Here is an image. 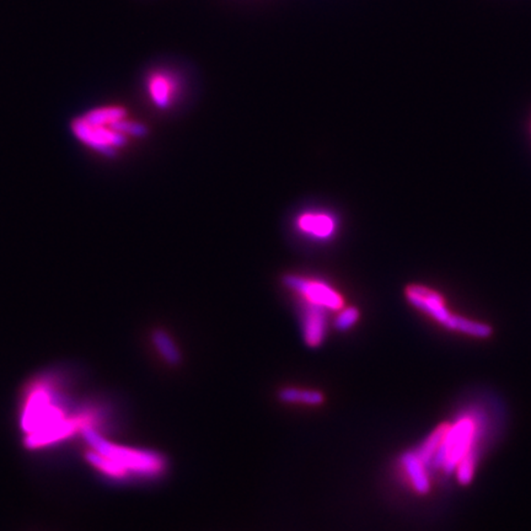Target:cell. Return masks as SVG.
I'll return each instance as SVG.
<instances>
[{"label": "cell", "mask_w": 531, "mask_h": 531, "mask_svg": "<svg viewBox=\"0 0 531 531\" xmlns=\"http://www.w3.org/2000/svg\"><path fill=\"white\" fill-rule=\"evenodd\" d=\"M81 438L90 449L111 458L128 474L129 477L157 479L166 470V460L162 454L146 449L124 447L112 443L96 428L89 427L81 432Z\"/></svg>", "instance_id": "277c9868"}, {"label": "cell", "mask_w": 531, "mask_h": 531, "mask_svg": "<svg viewBox=\"0 0 531 531\" xmlns=\"http://www.w3.org/2000/svg\"><path fill=\"white\" fill-rule=\"evenodd\" d=\"M400 465L406 481L414 492L425 494L431 491V472L414 450L403 454Z\"/></svg>", "instance_id": "52a82bcc"}, {"label": "cell", "mask_w": 531, "mask_h": 531, "mask_svg": "<svg viewBox=\"0 0 531 531\" xmlns=\"http://www.w3.org/2000/svg\"><path fill=\"white\" fill-rule=\"evenodd\" d=\"M287 287L300 294L307 304L320 307L325 310L338 311L345 305V300L338 291L331 285L318 280L302 278L297 276H289L284 280Z\"/></svg>", "instance_id": "8992f818"}, {"label": "cell", "mask_w": 531, "mask_h": 531, "mask_svg": "<svg viewBox=\"0 0 531 531\" xmlns=\"http://www.w3.org/2000/svg\"><path fill=\"white\" fill-rule=\"evenodd\" d=\"M148 95L151 100L159 108H166L170 106L173 96L177 90V83L173 75L164 72H155L151 74L146 83Z\"/></svg>", "instance_id": "30bf717a"}, {"label": "cell", "mask_w": 531, "mask_h": 531, "mask_svg": "<svg viewBox=\"0 0 531 531\" xmlns=\"http://www.w3.org/2000/svg\"><path fill=\"white\" fill-rule=\"evenodd\" d=\"M359 319L358 309L346 308L336 318L335 326L337 330L347 331L353 327Z\"/></svg>", "instance_id": "2e32d148"}, {"label": "cell", "mask_w": 531, "mask_h": 531, "mask_svg": "<svg viewBox=\"0 0 531 531\" xmlns=\"http://www.w3.org/2000/svg\"><path fill=\"white\" fill-rule=\"evenodd\" d=\"M106 414L99 403H74L61 373H42L28 383L21 396L19 423L23 447L41 450L67 442L85 428L101 429Z\"/></svg>", "instance_id": "6da1fadb"}, {"label": "cell", "mask_w": 531, "mask_h": 531, "mask_svg": "<svg viewBox=\"0 0 531 531\" xmlns=\"http://www.w3.org/2000/svg\"><path fill=\"white\" fill-rule=\"evenodd\" d=\"M326 311L320 307L307 304L302 313V334L308 346L318 347L324 342L327 327Z\"/></svg>", "instance_id": "ba28073f"}, {"label": "cell", "mask_w": 531, "mask_h": 531, "mask_svg": "<svg viewBox=\"0 0 531 531\" xmlns=\"http://www.w3.org/2000/svg\"><path fill=\"white\" fill-rule=\"evenodd\" d=\"M127 111L124 107L121 106H102L96 107L84 113L81 117L88 124L94 126H107L111 127L112 124L118 121L127 118Z\"/></svg>", "instance_id": "7c38bea8"}, {"label": "cell", "mask_w": 531, "mask_h": 531, "mask_svg": "<svg viewBox=\"0 0 531 531\" xmlns=\"http://www.w3.org/2000/svg\"><path fill=\"white\" fill-rule=\"evenodd\" d=\"M406 302L427 319L439 325L444 330L477 340H486L493 335L490 325L465 318L449 308L447 299L441 291L422 283H409L403 289Z\"/></svg>", "instance_id": "3957f363"}, {"label": "cell", "mask_w": 531, "mask_h": 531, "mask_svg": "<svg viewBox=\"0 0 531 531\" xmlns=\"http://www.w3.org/2000/svg\"><path fill=\"white\" fill-rule=\"evenodd\" d=\"M483 432V417L475 409L465 412L452 423H443L442 438L432 456L429 470L454 475L460 485L470 483L475 475Z\"/></svg>", "instance_id": "7a4b0ae2"}, {"label": "cell", "mask_w": 531, "mask_h": 531, "mask_svg": "<svg viewBox=\"0 0 531 531\" xmlns=\"http://www.w3.org/2000/svg\"><path fill=\"white\" fill-rule=\"evenodd\" d=\"M72 133L91 151H97L107 157H115L118 149L127 144V137L107 126H94L83 119L75 118L72 122Z\"/></svg>", "instance_id": "5b68a950"}, {"label": "cell", "mask_w": 531, "mask_h": 531, "mask_svg": "<svg viewBox=\"0 0 531 531\" xmlns=\"http://www.w3.org/2000/svg\"><path fill=\"white\" fill-rule=\"evenodd\" d=\"M111 127L115 131L119 132L121 135H126V137L140 138V137H144V135H148V128H146L144 124L131 121L128 118H124V119L118 121L116 124H112Z\"/></svg>", "instance_id": "9a60e30c"}, {"label": "cell", "mask_w": 531, "mask_h": 531, "mask_svg": "<svg viewBox=\"0 0 531 531\" xmlns=\"http://www.w3.org/2000/svg\"><path fill=\"white\" fill-rule=\"evenodd\" d=\"M85 460L88 461L90 466L100 472L101 475L105 476L107 480L116 482L128 481V474L124 471L121 466H118L116 463H113L111 458H106L105 455L96 452L94 449H88L85 452Z\"/></svg>", "instance_id": "8fae6325"}, {"label": "cell", "mask_w": 531, "mask_h": 531, "mask_svg": "<svg viewBox=\"0 0 531 531\" xmlns=\"http://www.w3.org/2000/svg\"><path fill=\"white\" fill-rule=\"evenodd\" d=\"M280 398L287 403H305L310 406L324 403V396L320 392L304 390L298 387H285L280 390Z\"/></svg>", "instance_id": "5bb4252c"}, {"label": "cell", "mask_w": 531, "mask_h": 531, "mask_svg": "<svg viewBox=\"0 0 531 531\" xmlns=\"http://www.w3.org/2000/svg\"><path fill=\"white\" fill-rule=\"evenodd\" d=\"M297 228L302 234L315 239H329L336 231V220L324 212H305L297 219Z\"/></svg>", "instance_id": "9c48e42d"}, {"label": "cell", "mask_w": 531, "mask_h": 531, "mask_svg": "<svg viewBox=\"0 0 531 531\" xmlns=\"http://www.w3.org/2000/svg\"><path fill=\"white\" fill-rule=\"evenodd\" d=\"M151 340L154 346L157 347V352L160 353L165 362H168L171 365H176L180 363L181 354H180L179 348L175 345L173 338L162 330H157L153 332Z\"/></svg>", "instance_id": "4fadbf2b"}]
</instances>
